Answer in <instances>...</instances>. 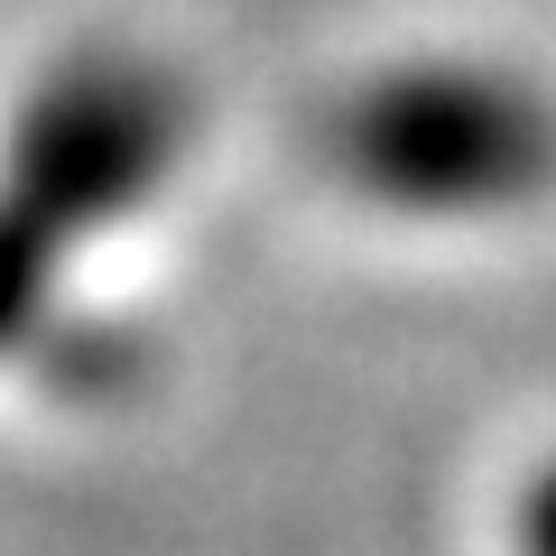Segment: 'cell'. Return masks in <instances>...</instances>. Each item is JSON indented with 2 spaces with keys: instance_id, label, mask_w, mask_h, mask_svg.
Returning <instances> with one entry per match:
<instances>
[{
  "instance_id": "cell-1",
  "label": "cell",
  "mask_w": 556,
  "mask_h": 556,
  "mask_svg": "<svg viewBox=\"0 0 556 556\" xmlns=\"http://www.w3.org/2000/svg\"><path fill=\"white\" fill-rule=\"evenodd\" d=\"M353 167L390 177L408 195H473V186L529 167V102H510L482 75H408L362 93L353 112Z\"/></svg>"
}]
</instances>
